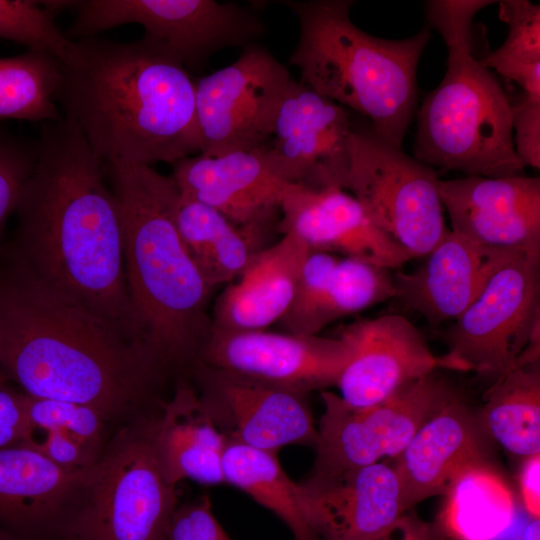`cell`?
<instances>
[{"label":"cell","mask_w":540,"mask_h":540,"mask_svg":"<svg viewBox=\"0 0 540 540\" xmlns=\"http://www.w3.org/2000/svg\"><path fill=\"white\" fill-rule=\"evenodd\" d=\"M38 158L2 253L43 287L145 351L127 287L119 202L104 164L63 117L41 123Z\"/></svg>","instance_id":"obj_1"},{"label":"cell","mask_w":540,"mask_h":540,"mask_svg":"<svg viewBox=\"0 0 540 540\" xmlns=\"http://www.w3.org/2000/svg\"><path fill=\"white\" fill-rule=\"evenodd\" d=\"M0 371L29 396L87 405L109 422L158 404L167 381L140 347L43 287L1 250Z\"/></svg>","instance_id":"obj_2"},{"label":"cell","mask_w":540,"mask_h":540,"mask_svg":"<svg viewBox=\"0 0 540 540\" xmlns=\"http://www.w3.org/2000/svg\"><path fill=\"white\" fill-rule=\"evenodd\" d=\"M61 115L104 164H174L200 151L195 80L163 43L98 36L72 41L60 60Z\"/></svg>","instance_id":"obj_3"},{"label":"cell","mask_w":540,"mask_h":540,"mask_svg":"<svg viewBox=\"0 0 540 540\" xmlns=\"http://www.w3.org/2000/svg\"><path fill=\"white\" fill-rule=\"evenodd\" d=\"M104 169L121 209L125 275L144 349L167 380H189L213 328V289L179 236V190L151 166Z\"/></svg>","instance_id":"obj_4"},{"label":"cell","mask_w":540,"mask_h":540,"mask_svg":"<svg viewBox=\"0 0 540 540\" xmlns=\"http://www.w3.org/2000/svg\"><path fill=\"white\" fill-rule=\"evenodd\" d=\"M489 0H430L425 14L447 47L439 85L416 112L415 159L466 176L522 175L512 129L513 109L500 82L475 57L473 20Z\"/></svg>","instance_id":"obj_5"},{"label":"cell","mask_w":540,"mask_h":540,"mask_svg":"<svg viewBox=\"0 0 540 540\" xmlns=\"http://www.w3.org/2000/svg\"><path fill=\"white\" fill-rule=\"evenodd\" d=\"M299 39L289 64L301 82L371 122L381 139L402 147L417 105V67L430 40L428 28L400 40L366 33L350 18L354 1L287 0Z\"/></svg>","instance_id":"obj_6"},{"label":"cell","mask_w":540,"mask_h":540,"mask_svg":"<svg viewBox=\"0 0 540 540\" xmlns=\"http://www.w3.org/2000/svg\"><path fill=\"white\" fill-rule=\"evenodd\" d=\"M154 417L139 415L109 439L56 539L166 540L177 495L156 457Z\"/></svg>","instance_id":"obj_7"},{"label":"cell","mask_w":540,"mask_h":540,"mask_svg":"<svg viewBox=\"0 0 540 540\" xmlns=\"http://www.w3.org/2000/svg\"><path fill=\"white\" fill-rule=\"evenodd\" d=\"M435 170L371 129L349 135L346 190L370 219L414 258L426 256L448 232Z\"/></svg>","instance_id":"obj_8"},{"label":"cell","mask_w":540,"mask_h":540,"mask_svg":"<svg viewBox=\"0 0 540 540\" xmlns=\"http://www.w3.org/2000/svg\"><path fill=\"white\" fill-rule=\"evenodd\" d=\"M68 8L76 13L66 34L70 40L139 24L145 35L167 46L189 72L199 70L221 49L257 44L266 31L254 10L216 0H80L67 1Z\"/></svg>","instance_id":"obj_9"},{"label":"cell","mask_w":540,"mask_h":540,"mask_svg":"<svg viewBox=\"0 0 540 540\" xmlns=\"http://www.w3.org/2000/svg\"><path fill=\"white\" fill-rule=\"evenodd\" d=\"M540 330V253L508 252L465 311L444 330L448 354L494 380Z\"/></svg>","instance_id":"obj_10"},{"label":"cell","mask_w":540,"mask_h":540,"mask_svg":"<svg viewBox=\"0 0 540 540\" xmlns=\"http://www.w3.org/2000/svg\"><path fill=\"white\" fill-rule=\"evenodd\" d=\"M453 390L435 371L367 407L349 405L322 391L324 411L316 427V457L308 477L334 476L396 458Z\"/></svg>","instance_id":"obj_11"},{"label":"cell","mask_w":540,"mask_h":540,"mask_svg":"<svg viewBox=\"0 0 540 540\" xmlns=\"http://www.w3.org/2000/svg\"><path fill=\"white\" fill-rule=\"evenodd\" d=\"M292 77L266 48H243L232 64L195 81L199 154L260 148Z\"/></svg>","instance_id":"obj_12"},{"label":"cell","mask_w":540,"mask_h":540,"mask_svg":"<svg viewBox=\"0 0 540 540\" xmlns=\"http://www.w3.org/2000/svg\"><path fill=\"white\" fill-rule=\"evenodd\" d=\"M351 130L345 107L292 79L258 151L289 185L346 190Z\"/></svg>","instance_id":"obj_13"},{"label":"cell","mask_w":540,"mask_h":540,"mask_svg":"<svg viewBox=\"0 0 540 540\" xmlns=\"http://www.w3.org/2000/svg\"><path fill=\"white\" fill-rule=\"evenodd\" d=\"M350 358L346 340L264 330L212 328L199 365L302 394L336 385Z\"/></svg>","instance_id":"obj_14"},{"label":"cell","mask_w":540,"mask_h":540,"mask_svg":"<svg viewBox=\"0 0 540 540\" xmlns=\"http://www.w3.org/2000/svg\"><path fill=\"white\" fill-rule=\"evenodd\" d=\"M191 378L227 441L276 453L314 447L317 429L306 394L199 365Z\"/></svg>","instance_id":"obj_15"},{"label":"cell","mask_w":540,"mask_h":540,"mask_svg":"<svg viewBox=\"0 0 540 540\" xmlns=\"http://www.w3.org/2000/svg\"><path fill=\"white\" fill-rule=\"evenodd\" d=\"M340 336L349 345L350 358L336 385L340 397L355 407L380 403L435 371L464 372L448 354L435 355L423 333L401 314L356 321Z\"/></svg>","instance_id":"obj_16"},{"label":"cell","mask_w":540,"mask_h":540,"mask_svg":"<svg viewBox=\"0 0 540 540\" xmlns=\"http://www.w3.org/2000/svg\"><path fill=\"white\" fill-rule=\"evenodd\" d=\"M451 231L495 251L540 253V178L465 176L439 181Z\"/></svg>","instance_id":"obj_17"},{"label":"cell","mask_w":540,"mask_h":540,"mask_svg":"<svg viewBox=\"0 0 540 540\" xmlns=\"http://www.w3.org/2000/svg\"><path fill=\"white\" fill-rule=\"evenodd\" d=\"M296 484L302 512L319 540H379L409 511L387 461Z\"/></svg>","instance_id":"obj_18"},{"label":"cell","mask_w":540,"mask_h":540,"mask_svg":"<svg viewBox=\"0 0 540 540\" xmlns=\"http://www.w3.org/2000/svg\"><path fill=\"white\" fill-rule=\"evenodd\" d=\"M277 232L295 234L311 251L341 253L391 271L412 260L340 188L292 186L280 204Z\"/></svg>","instance_id":"obj_19"},{"label":"cell","mask_w":540,"mask_h":540,"mask_svg":"<svg viewBox=\"0 0 540 540\" xmlns=\"http://www.w3.org/2000/svg\"><path fill=\"white\" fill-rule=\"evenodd\" d=\"M94 465L65 469L24 444L0 450V528L25 540L57 538Z\"/></svg>","instance_id":"obj_20"},{"label":"cell","mask_w":540,"mask_h":540,"mask_svg":"<svg viewBox=\"0 0 540 540\" xmlns=\"http://www.w3.org/2000/svg\"><path fill=\"white\" fill-rule=\"evenodd\" d=\"M507 253L480 247L449 229L417 269L393 271L392 300L433 327L450 324L473 302Z\"/></svg>","instance_id":"obj_21"},{"label":"cell","mask_w":540,"mask_h":540,"mask_svg":"<svg viewBox=\"0 0 540 540\" xmlns=\"http://www.w3.org/2000/svg\"><path fill=\"white\" fill-rule=\"evenodd\" d=\"M484 436L477 417L454 388L394 458L407 509L429 497L443 495L464 467L488 461Z\"/></svg>","instance_id":"obj_22"},{"label":"cell","mask_w":540,"mask_h":540,"mask_svg":"<svg viewBox=\"0 0 540 540\" xmlns=\"http://www.w3.org/2000/svg\"><path fill=\"white\" fill-rule=\"evenodd\" d=\"M170 176L182 196L237 226L279 217L280 204L294 186L273 174L258 149L188 156L173 164Z\"/></svg>","instance_id":"obj_23"},{"label":"cell","mask_w":540,"mask_h":540,"mask_svg":"<svg viewBox=\"0 0 540 540\" xmlns=\"http://www.w3.org/2000/svg\"><path fill=\"white\" fill-rule=\"evenodd\" d=\"M311 250L293 233H284L260 251L217 298L213 328L229 331L263 330L287 311L303 263Z\"/></svg>","instance_id":"obj_24"},{"label":"cell","mask_w":540,"mask_h":540,"mask_svg":"<svg viewBox=\"0 0 540 540\" xmlns=\"http://www.w3.org/2000/svg\"><path fill=\"white\" fill-rule=\"evenodd\" d=\"M153 443L170 485L176 487L184 479L208 485L224 482L222 459L227 439L189 380L176 382L172 397L160 402Z\"/></svg>","instance_id":"obj_25"},{"label":"cell","mask_w":540,"mask_h":540,"mask_svg":"<svg viewBox=\"0 0 540 540\" xmlns=\"http://www.w3.org/2000/svg\"><path fill=\"white\" fill-rule=\"evenodd\" d=\"M175 219L183 245L212 289L238 278L271 236L264 224L234 225L215 209L181 194Z\"/></svg>","instance_id":"obj_26"},{"label":"cell","mask_w":540,"mask_h":540,"mask_svg":"<svg viewBox=\"0 0 540 540\" xmlns=\"http://www.w3.org/2000/svg\"><path fill=\"white\" fill-rule=\"evenodd\" d=\"M442 496L434 522L440 540H500L517 515L510 486L489 461L461 469Z\"/></svg>","instance_id":"obj_27"},{"label":"cell","mask_w":540,"mask_h":540,"mask_svg":"<svg viewBox=\"0 0 540 540\" xmlns=\"http://www.w3.org/2000/svg\"><path fill=\"white\" fill-rule=\"evenodd\" d=\"M476 417L506 451L524 458L540 454V361L516 363L497 377Z\"/></svg>","instance_id":"obj_28"},{"label":"cell","mask_w":540,"mask_h":540,"mask_svg":"<svg viewBox=\"0 0 540 540\" xmlns=\"http://www.w3.org/2000/svg\"><path fill=\"white\" fill-rule=\"evenodd\" d=\"M222 469L224 482L276 514L289 527L294 540H319L300 507L297 484L284 472L276 453L227 441Z\"/></svg>","instance_id":"obj_29"},{"label":"cell","mask_w":540,"mask_h":540,"mask_svg":"<svg viewBox=\"0 0 540 540\" xmlns=\"http://www.w3.org/2000/svg\"><path fill=\"white\" fill-rule=\"evenodd\" d=\"M59 77L60 61L43 52L0 58V120L44 123L62 117L55 100Z\"/></svg>","instance_id":"obj_30"},{"label":"cell","mask_w":540,"mask_h":540,"mask_svg":"<svg viewBox=\"0 0 540 540\" xmlns=\"http://www.w3.org/2000/svg\"><path fill=\"white\" fill-rule=\"evenodd\" d=\"M498 16L508 26L503 44L481 59L524 94L540 98V5L528 0L499 1Z\"/></svg>","instance_id":"obj_31"},{"label":"cell","mask_w":540,"mask_h":540,"mask_svg":"<svg viewBox=\"0 0 540 540\" xmlns=\"http://www.w3.org/2000/svg\"><path fill=\"white\" fill-rule=\"evenodd\" d=\"M26 424L55 429L99 461L108 443L109 421L96 409L73 402L32 397L24 393Z\"/></svg>","instance_id":"obj_32"},{"label":"cell","mask_w":540,"mask_h":540,"mask_svg":"<svg viewBox=\"0 0 540 540\" xmlns=\"http://www.w3.org/2000/svg\"><path fill=\"white\" fill-rule=\"evenodd\" d=\"M338 257L310 251L299 274L291 303L278 321L286 333L318 335L324 328V312L329 283Z\"/></svg>","instance_id":"obj_33"},{"label":"cell","mask_w":540,"mask_h":540,"mask_svg":"<svg viewBox=\"0 0 540 540\" xmlns=\"http://www.w3.org/2000/svg\"><path fill=\"white\" fill-rule=\"evenodd\" d=\"M0 38L62 60L71 43L39 1L0 0Z\"/></svg>","instance_id":"obj_34"},{"label":"cell","mask_w":540,"mask_h":540,"mask_svg":"<svg viewBox=\"0 0 540 540\" xmlns=\"http://www.w3.org/2000/svg\"><path fill=\"white\" fill-rule=\"evenodd\" d=\"M37 158V139H27L0 128V236L9 216L16 211Z\"/></svg>","instance_id":"obj_35"},{"label":"cell","mask_w":540,"mask_h":540,"mask_svg":"<svg viewBox=\"0 0 540 540\" xmlns=\"http://www.w3.org/2000/svg\"><path fill=\"white\" fill-rule=\"evenodd\" d=\"M166 540H230L214 516L207 497L177 506Z\"/></svg>","instance_id":"obj_36"},{"label":"cell","mask_w":540,"mask_h":540,"mask_svg":"<svg viewBox=\"0 0 540 540\" xmlns=\"http://www.w3.org/2000/svg\"><path fill=\"white\" fill-rule=\"evenodd\" d=\"M514 148L523 166L540 168V98L523 93L512 103Z\"/></svg>","instance_id":"obj_37"},{"label":"cell","mask_w":540,"mask_h":540,"mask_svg":"<svg viewBox=\"0 0 540 540\" xmlns=\"http://www.w3.org/2000/svg\"><path fill=\"white\" fill-rule=\"evenodd\" d=\"M0 378V450L19 445L26 432L24 393Z\"/></svg>","instance_id":"obj_38"},{"label":"cell","mask_w":540,"mask_h":540,"mask_svg":"<svg viewBox=\"0 0 540 540\" xmlns=\"http://www.w3.org/2000/svg\"><path fill=\"white\" fill-rule=\"evenodd\" d=\"M523 506L531 518L540 515V454L525 457L518 474Z\"/></svg>","instance_id":"obj_39"},{"label":"cell","mask_w":540,"mask_h":540,"mask_svg":"<svg viewBox=\"0 0 540 540\" xmlns=\"http://www.w3.org/2000/svg\"><path fill=\"white\" fill-rule=\"evenodd\" d=\"M379 540H440V537L434 523L407 511L395 527Z\"/></svg>","instance_id":"obj_40"},{"label":"cell","mask_w":540,"mask_h":540,"mask_svg":"<svg viewBox=\"0 0 540 540\" xmlns=\"http://www.w3.org/2000/svg\"><path fill=\"white\" fill-rule=\"evenodd\" d=\"M516 540H540V519L531 518L522 527Z\"/></svg>","instance_id":"obj_41"},{"label":"cell","mask_w":540,"mask_h":540,"mask_svg":"<svg viewBox=\"0 0 540 540\" xmlns=\"http://www.w3.org/2000/svg\"><path fill=\"white\" fill-rule=\"evenodd\" d=\"M0 540H25L5 529L0 528Z\"/></svg>","instance_id":"obj_42"},{"label":"cell","mask_w":540,"mask_h":540,"mask_svg":"<svg viewBox=\"0 0 540 540\" xmlns=\"http://www.w3.org/2000/svg\"><path fill=\"white\" fill-rule=\"evenodd\" d=\"M3 377L2 374H1V371H0V378Z\"/></svg>","instance_id":"obj_43"}]
</instances>
